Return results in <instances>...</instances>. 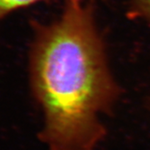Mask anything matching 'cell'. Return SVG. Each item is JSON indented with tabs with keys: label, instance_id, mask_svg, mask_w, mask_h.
Instances as JSON below:
<instances>
[{
	"label": "cell",
	"instance_id": "1",
	"mask_svg": "<svg viewBox=\"0 0 150 150\" xmlns=\"http://www.w3.org/2000/svg\"><path fill=\"white\" fill-rule=\"evenodd\" d=\"M28 71L47 149L98 150L122 89L91 4L65 0L55 19L33 24Z\"/></svg>",
	"mask_w": 150,
	"mask_h": 150
},
{
	"label": "cell",
	"instance_id": "2",
	"mask_svg": "<svg viewBox=\"0 0 150 150\" xmlns=\"http://www.w3.org/2000/svg\"><path fill=\"white\" fill-rule=\"evenodd\" d=\"M44 0H0V20L16 11Z\"/></svg>",
	"mask_w": 150,
	"mask_h": 150
},
{
	"label": "cell",
	"instance_id": "3",
	"mask_svg": "<svg viewBox=\"0 0 150 150\" xmlns=\"http://www.w3.org/2000/svg\"><path fill=\"white\" fill-rule=\"evenodd\" d=\"M129 14L150 25V0H129Z\"/></svg>",
	"mask_w": 150,
	"mask_h": 150
}]
</instances>
